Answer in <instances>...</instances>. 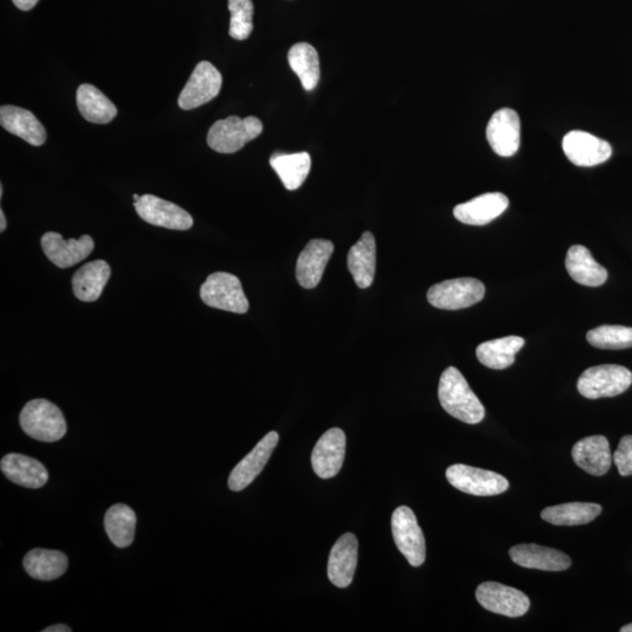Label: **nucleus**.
Masks as SVG:
<instances>
[{"instance_id":"3","label":"nucleus","mask_w":632,"mask_h":632,"mask_svg":"<svg viewBox=\"0 0 632 632\" xmlns=\"http://www.w3.org/2000/svg\"><path fill=\"white\" fill-rule=\"evenodd\" d=\"M263 129V122L254 116L245 119L230 116L228 119L217 121L210 128L208 144L217 153H237L246 143L256 140L263 133Z\"/></svg>"},{"instance_id":"38","label":"nucleus","mask_w":632,"mask_h":632,"mask_svg":"<svg viewBox=\"0 0 632 632\" xmlns=\"http://www.w3.org/2000/svg\"><path fill=\"white\" fill-rule=\"evenodd\" d=\"M71 631L72 629L70 627H67V625H64V624L52 625V627H48L44 629V632H71Z\"/></svg>"},{"instance_id":"19","label":"nucleus","mask_w":632,"mask_h":632,"mask_svg":"<svg viewBox=\"0 0 632 632\" xmlns=\"http://www.w3.org/2000/svg\"><path fill=\"white\" fill-rule=\"evenodd\" d=\"M508 198L500 192H489L471 201L459 204L453 210L457 221L466 225L483 226L503 215L508 208Z\"/></svg>"},{"instance_id":"30","label":"nucleus","mask_w":632,"mask_h":632,"mask_svg":"<svg viewBox=\"0 0 632 632\" xmlns=\"http://www.w3.org/2000/svg\"><path fill=\"white\" fill-rule=\"evenodd\" d=\"M271 167L276 171L287 190L294 191L301 187L311 171L312 160L308 153L273 154Z\"/></svg>"},{"instance_id":"8","label":"nucleus","mask_w":632,"mask_h":632,"mask_svg":"<svg viewBox=\"0 0 632 632\" xmlns=\"http://www.w3.org/2000/svg\"><path fill=\"white\" fill-rule=\"evenodd\" d=\"M391 528L395 544L412 567L422 566L427 556V546L422 528L419 527L416 515L411 508H396L391 518Z\"/></svg>"},{"instance_id":"12","label":"nucleus","mask_w":632,"mask_h":632,"mask_svg":"<svg viewBox=\"0 0 632 632\" xmlns=\"http://www.w3.org/2000/svg\"><path fill=\"white\" fill-rule=\"evenodd\" d=\"M562 148L568 160L577 167L599 166L613 154L607 141L581 130H573L563 137Z\"/></svg>"},{"instance_id":"39","label":"nucleus","mask_w":632,"mask_h":632,"mask_svg":"<svg viewBox=\"0 0 632 632\" xmlns=\"http://www.w3.org/2000/svg\"><path fill=\"white\" fill-rule=\"evenodd\" d=\"M6 229V218L3 210H0V232H4Z\"/></svg>"},{"instance_id":"5","label":"nucleus","mask_w":632,"mask_h":632,"mask_svg":"<svg viewBox=\"0 0 632 632\" xmlns=\"http://www.w3.org/2000/svg\"><path fill=\"white\" fill-rule=\"evenodd\" d=\"M201 298L205 305L222 311L244 314L249 311V300L240 280L231 273L211 274L201 287Z\"/></svg>"},{"instance_id":"36","label":"nucleus","mask_w":632,"mask_h":632,"mask_svg":"<svg viewBox=\"0 0 632 632\" xmlns=\"http://www.w3.org/2000/svg\"><path fill=\"white\" fill-rule=\"evenodd\" d=\"M613 462L621 476H632V436H625L621 439L614 453Z\"/></svg>"},{"instance_id":"21","label":"nucleus","mask_w":632,"mask_h":632,"mask_svg":"<svg viewBox=\"0 0 632 632\" xmlns=\"http://www.w3.org/2000/svg\"><path fill=\"white\" fill-rule=\"evenodd\" d=\"M510 556L512 561L521 567L546 572H562L572 566V560L565 553L535 544L514 546L511 548Z\"/></svg>"},{"instance_id":"34","label":"nucleus","mask_w":632,"mask_h":632,"mask_svg":"<svg viewBox=\"0 0 632 632\" xmlns=\"http://www.w3.org/2000/svg\"><path fill=\"white\" fill-rule=\"evenodd\" d=\"M589 345L599 349L620 350L632 347V328L600 326L587 334Z\"/></svg>"},{"instance_id":"37","label":"nucleus","mask_w":632,"mask_h":632,"mask_svg":"<svg viewBox=\"0 0 632 632\" xmlns=\"http://www.w3.org/2000/svg\"><path fill=\"white\" fill-rule=\"evenodd\" d=\"M12 2L19 10L30 11L38 4L39 0H12Z\"/></svg>"},{"instance_id":"40","label":"nucleus","mask_w":632,"mask_h":632,"mask_svg":"<svg viewBox=\"0 0 632 632\" xmlns=\"http://www.w3.org/2000/svg\"><path fill=\"white\" fill-rule=\"evenodd\" d=\"M621 632H632V623L625 625V627L621 629Z\"/></svg>"},{"instance_id":"17","label":"nucleus","mask_w":632,"mask_h":632,"mask_svg":"<svg viewBox=\"0 0 632 632\" xmlns=\"http://www.w3.org/2000/svg\"><path fill=\"white\" fill-rule=\"evenodd\" d=\"M334 252V244L325 239H313L300 253L297 279L301 287L312 290L319 285Z\"/></svg>"},{"instance_id":"26","label":"nucleus","mask_w":632,"mask_h":632,"mask_svg":"<svg viewBox=\"0 0 632 632\" xmlns=\"http://www.w3.org/2000/svg\"><path fill=\"white\" fill-rule=\"evenodd\" d=\"M111 273V267L105 260H94L82 266L72 279L75 297L85 302L98 300L111 278Z\"/></svg>"},{"instance_id":"22","label":"nucleus","mask_w":632,"mask_h":632,"mask_svg":"<svg viewBox=\"0 0 632 632\" xmlns=\"http://www.w3.org/2000/svg\"><path fill=\"white\" fill-rule=\"evenodd\" d=\"M0 470L12 483L26 489H40L48 482L46 467L39 460L19 453L6 455L0 462Z\"/></svg>"},{"instance_id":"16","label":"nucleus","mask_w":632,"mask_h":632,"mask_svg":"<svg viewBox=\"0 0 632 632\" xmlns=\"http://www.w3.org/2000/svg\"><path fill=\"white\" fill-rule=\"evenodd\" d=\"M346 455V435L339 428L328 430L312 453L313 470L322 479L333 478L341 470Z\"/></svg>"},{"instance_id":"14","label":"nucleus","mask_w":632,"mask_h":632,"mask_svg":"<svg viewBox=\"0 0 632 632\" xmlns=\"http://www.w3.org/2000/svg\"><path fill=\"white\" fill-rule=\"evenodd\" d=\"M41 247L51 263L60 269H68L89 257L94 250V240L88 235L65 240L60 233L47 232L41 238Z\"/></svg>"},{"instance_id":"6","label":"nucleus","mask_w":632,"mask_h":632,"mask_svg":"<svg viewBox=\"0 0 632 632\" xmlns=\"http://www.w3.org/2000/svg\"><path fill=\"white\" fill-rule=\"evenodd\" d=\"M446 479L457 490L477 497L498 496L510 487L508 480L499 473L463 464L450 466L446 470Z\"/></svg>"},{"instance_id":"27","label":"nucleus","mask_w":632,"mask_h":632,"mask_svg":"<svg viewBox=\"0 0 632 632\" xmlns=\"http://www.w3.org/2000/svg\"><path fill=\"white\" fill-rule=\"evenodd\" d=\"M23 565L32 579L52 581L66 573L68 558L63 552L36 548L26 554Z\"/></svg>"},{"instance_id":"2","label":"nucleus","mask_w":632,"mask_h":632,"mask_svg":"<svg viewBox=\"0 0 632 632\" xmlns=\"http://www.w3.org/2000/svg\"><path fill=\"white\" fill-rule=\"evenodd\" d=\"M19 422L25 434L39 442H58L67 432L63 412L43 398L27 403L20 412Z\"/></svg>"},{"instance_id":"10","label":"nucleus","mask_w":632,"mask_h":632,"mask_svg":"<svg viewBox=\"0 0 632 632\" xmlns=\"http://www.w3.org/2000/svg\"><path fill=\"white\" fill-rule=\"evenodd\" d=\"M476 597L486 610L512 618L524 616L531 606L526 594L498 582L482 583L476 590Z\"/></svg>"},{"instance_id":"13","label":"nucleus","mask_w":632,"mask_h":632,"mask_svg":"<svg viewBox=\"0 0 632 632\" xmlns=\"http://www.w3.org/2000/svg\"><path fill=\"white\" fill-rule=\"evenodd\" d=\"M520 134L519 115L511 108H501L494 113L486 129L487 141L494 153L501 157H511L518 153Z\"/></svg>"},{"instance_id":"9","label":"nucleus","mask_w":632,"mask_h":632,"mask_svg":"<svg viewBox=\"0 0 632 632\" xmlns=\"http://www.w3.org/2000/svg\"><path fill=\"white\" fill-rule=\"evenodd\" d=\"M223 78L221 72L209 61L199 63L192 72L187 85L178 98V106L184 111H191L214 100L221 92Z\"/></svg>"},{"instance_id":"23","label":"nucleus","mask_w":632,"mask_h":632,"mask_svg":"<svg viewBox=\"0 0 632 632\" xmlns=\"http://www.w3.org/2000/svg\"><path fill=\"white\" fill-rule=\"evenodd\" d=\"M0 123L9 133L20 137L31 146H43L46 130L40 121L27 109L16 106H3L0 109Z\"/></svg>"},{"instance_id":"25","label":"nucleus","mask_w":632,"mask_h":632,"mask_svg":"<svg viewBox=\"0 0 632 632\" xmlns=\"http://www.w3.org/2000/svg\"><path fill=\"white\" fill-rule=\"evenodd\" d=\"M566 269L577 284L587 287H599L606 283L608 272L597 263L587 247L574 245L566 257Z\"/></svg>"},{"instance_id":"31","label":"nucleus","mask_w":632,"mask_h":632,"mask_svg":"<svg viewBox=\"0 0 632 632\" xmlns=\"http://www.w3.org/2000/svg\"><path fill=\"white\" fill-rule=\"evenodd\" d=\"M601 512L599 504L569 503L545 508L541 518L555 526H579L589 524Z\"/></svg>"},{"instance_id":"11","label":"nucleus","mask_w":632,"mask_h":632,"mask_svg":"<svg viewBox=\"0 0 632 632\" xmlns=\"http://www.w3.org/2000/svg\"><path fill=\"white\" fill-rule=\"evenodd\" d=\"M137 215L144 222L169 230L187 231L194 219L180 206L154 195H143L134 203Z\"/></svg>"},{"instance_id":"28","label":"nucleus","mask_w":632,"mask_h":632,"mask_svg":"<svg viewBox=\"0 0 632 632\" xmlns=\"http://www.w3.org/2000/svg\"><path fill=\"white\" fill-rule=\"evenodd\" d=\"M78 108L82 116L92 123L106 125L118 115V108L93 85L84 84L77 92Z\"/></svg>"},{"instance_id":"18","label":"nucleus","mask_w":632,"mask_h":632,"mask_svg":"<svg viewBox=\"0 0 632 632\" xmlns=\"http://www.w3.org/2000/svg\"><path fill=\"white\" fill-rule=\"evenodd\" d=\"M359 558V541L352 533L343 534L335 542L328 560L329 581L338 588H347L353 582Z\"/></svg>"},{"instance_id":"7","label":"nucleus","mask_w":632,"mask_h":632,"mask_svg":"<svg viewBox=\"0 0 632 632\" xmlns=\"http://www.w3.org/2000/svg\"><path fill=\"white\" fill-rule=\"evenodd\" d=\"M484 295L485 286L482 281L474 278H458L430 287L428 301L436 308L458 311V309L478 304L483 300Z\"/></svg>"},{"instance_id":"33","label":"nucleus","mask_w":632,"mask_h":632,"mask_svg":"<svg viewBox=\"0 0 632 632\" xmlns=\"http://www.w3.org/2000/svg\"><path fill=\"white\" fill-rule=\"evenodd\" d=\"M136 514L127 505L116 504L105 515V530L108 538L119 548L133 544L136 531Z\"/></svg>"},{"instance_id":"4","label":"nucleus","mask_w":632,"mask_h":632,"mask_svg":"<svg viewBox=\"0 0 632 632\" xmlns=\"http://www.w3.org/2000/svg\"><path fill=\"white\" fill-rule=\"evenodd\" d=\"M632 384L629 369L617 364H602L586 370L577 381V390L589 400L615 397L627 391Z\"/></svg>"},{"instance_id":"41","label":"nucleus","mask_w":632,"mask_h":632,"mask_svg":"<svg viewBox=\"0 0 632 632\" xmlns=\"http://www.w3.org/2000/svg\"><path fill=\"white\" fill-rule=\"evenodd\" d=\"M140 198H141V197H140L139 195H134V201H135V202L139 201V199H140Z\"/></svg>"},{"instance_id":"15","label":"nucleus","mask_w":632,"mask_h":632,"mask_svg":"<svg viewBox=\"0 0 632 632\" xmlns=\"http://www.w3.org/2000/svg\"><path fill=\"white\" fill-rule=\"evenodd\" d=\"M279 443L278 432L272 431L267 434L256 445L249 455L240 462L230 474L229 487L233 492H239L246 489L253 483L261 471L265 469L267 463L272 456L274 449Z\"/></svg>"},{"instance_id":"1","label":"nucleus","mask_w":632,"mask_h":632,"mask_svg":"<svg viewBox=\"0 0 632 632\" xmlns=\"http://www.w3.org/2000/svg\"><path fill=\"white\" fill-rule=\"evenodd\" d=\"M438 397L443 409L459 421L478 424L485 417L484 405L455 367L444 370L439 381Z\"/></svg>"},{"instance_id":"35","label":"nucleus","mask_w":632,"mask_h":632,"mask_svg":"<svg viewBox=\"0 0 632 632\" xmlns=\"http://www.w3.org/2000/svg\"><path fill=\"white\" fill-rule=\"evenodd\" d=\"M231 13L230 36L236 40H246L253 31L252 0H229Z\"/></svg>"},{"instance_id":"24","label":"nucleus","mask_w":632,"mask_h":632,"mask_svg":"<svg viewBox=\"0 0 632 632\" xmlns=\"http://www.w3.org/2000/svg\"><path fill=\"white\" fill-rule=\"evenodd\" d=\"M348 270L360 288L373 285L376 272V240L372 232H364L348 253Z\"/></svg>"},{"instance_id":"20","label":"nucleus","mask_w":632,"mask_h":632,"mask_svg":"<svg viewBox=\"0 0 632 632\" xmlns=\"http://www.w3.org/2000/svg\"><path fill=\"white\" fill-rule=\"evenodd\" d=\"M572 456L580 469L595 477L604 476L613 464L610 445L604 436L581 439L574 445Z\"/></svg>"},{"instance_id":"32","label":"nucleus","mask_w":632,"mask_h":632,"mask_svg":"<svg viewBox=\"0 0 632 632\" xmlns=\"http://www.w3.org/2000/svg\"><path fill=\"white\" fill-rule=\"evenodd\" d=\"M288 63L306 91H313L318 86L321 75L320 59L312 45L295 44L288 52Z\"/></svg>"},{"instance_id":"29","label":"nucleus","mask_w":632,"mask_h":632,"mask_svg":"<svg viewBox=\"0 0 632 632\" xmlns=\"http://www.w3.org/2000/svg\"><path fill=\"white\" fill-rule=\"evenodd\" d=\"M524 346L525 340L520 336H507V338L483 342L478 346L476 354L479 362L485 367L503 370L512 366L515 354Z\"/></svg>"}]
</instances>
